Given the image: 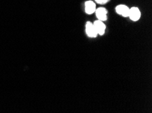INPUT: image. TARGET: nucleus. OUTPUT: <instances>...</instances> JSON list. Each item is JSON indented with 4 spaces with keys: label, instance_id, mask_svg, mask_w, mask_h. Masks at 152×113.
<instances>
[{
    "label": "nucleus",
    "instance_id": "obj_5",
    "mask_svg": "<svg viewBox=\"0 0 152 113\" xmlns=\"http://www.w3.org/2000/svg\"><path fill=\"white\" fill-rule=\"evenodd\" d=\"M96 14L98 19L101 21H105L107 19V11L104 8H99L96 10Z\"/></svg>",
    "mask_w": 152,
    "mask_h": 113
},
{
    "label": "nucleus",
    "instance_id": "obj_2",
    "mask_svg": "<svg viewBox=\"0 0 152 113\" xmlns=\"http://www.w3.org/2000/svg\"><path fill=\"white\" fill-rule=\"evenodd\" d=\"M117 13L118 14L124 17H128L129 12H130V8L126 5H119L115 8Z\"/></svg>",
    "mask_w": 152,
    "mask_h": 113
},
{
    "label": "nucleus",
    "instance_id": "obj_3",
    "mask_svg": "<svg viewBox=\"0 0 152 113\" xmlns=\"http://www.w3.org/2000/svg\"><path fill=\"white\" fill-rule=\"evenodd\" d=\"M93 24L94 27H95V29L96 32H97L98 35H102L105 33L106 26L102 21H101V20H96V21L94 22Z\"/></svg>",
    "mask_w": 152,
    "mask_h": 113
},
{
    "label": "nucleus",
    "instance_id": "obj_6",
    "mask_svg": "<svg viewBox=\"0 0 152 113\" xmlns=\"http://www.w3.org/2000/svg\"><path fill=\"white\" fill-rule=\"evenodd\" d=\"M96 4L92 1H87L85 2V12L88 14H91L96 11Z\"/></svg>",
    "mask_w": 152,
    "mask_h": 113
},
{
    "label": "nucleus",
    "instance_id": "obj_4",
    "mask_svg": "<svg viewBox=\"0 0 152 113\" xmlns=\"http://www.w3.org/2000/svg\"><path fill=\"white\" fill-rule=\"evenodd\" d=\"M86 33L87 35L90 37H96L98 35L95 27H94L93 23L91 22H87L86 24Z\"/></svg>",
    "mask_w": 152,
    "mask_h": 113
},
{
    "label": "nucleus",
    "instance_id": "obj_1",
    "mask_svg": "<svg viewBox=\"0 0 152 113\" xmlns=\"http://www.w3.org/2000/svg\"><path fill=\"white\" fill-rule=\"evenodd\" d=\"M130 19L133 21H137L140 18V12L139 8L133 7L132 8H130V12H129V17Z\"/></svg>",
    "mask_w": 152,
    "mask_h": 113
},
{
    "label": "nucleus",
    "instance_id": "obj_7",
    "mask_svg": "<svg viewBox=\"0 0 152 113\" xmlns=\"http://www.w3.org/2000/svg\"><path fill=\"white\" fill-rule=\"evenodd\" d=\"M95 1L97 2L98 4H104L106 3H107L108 1H109V0H95Z\"/></svg>",
    "mask_w": 152,
    "mask_h": 113
}]
</instances>
